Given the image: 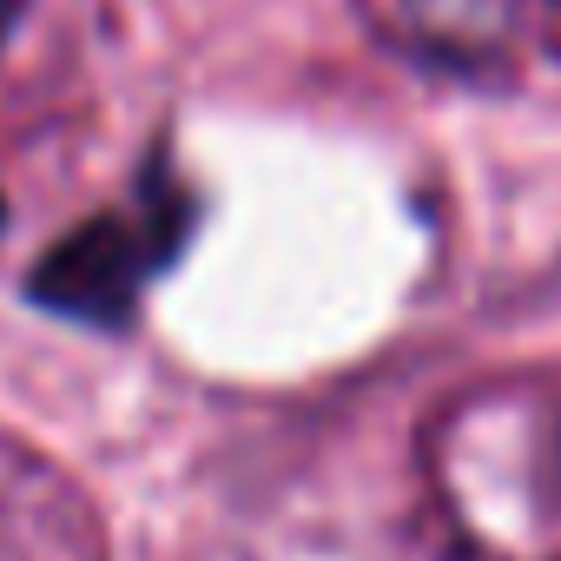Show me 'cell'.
I'll list each match as a JSON object with an SVG mask.
<instances>
[{"label":"cell","mask_w":561,"mask_h":561,"mask_svg":"<svg viewBox=\"0 0 561 561\" xmlns=\"http://www.w3.org/2000/svg\"><path fill=\"white\" fill-rule=\"evenodd\" d=\"M0 211H8V205H0Z\"/></svg>","instance_id":"3957f363"},{"label":"cell","mask_w":561,"mask_h":561,"mask_svg":"<svg viewBox=\"0 0 561 561\" xmlns=\"http://www.w3.org/2000/svg\"><path fill=\"white\" fill-rule=\"evenodd\" d=\"M192 231V198L165 179L139 192V205H119L80 231H67L41 271H34V298L60 318L80 324H126L139 291L172 264V251Z\"/></svg>","instance_id":"6da1fadb"},{"label":"cell","mask_w":561,"mask_h":561,"mask_svg":"<svg viewBox=\"0 0 561 561\" xmlns=\"http://www.w3.org/2000/svg\"><path fill=\"white\" fill-rule=\"evenodd\" d=\"M554 8H561V0H554Z\"/></svg>","instance_id":"277c9868"},{"label":"cell","mask_w":561,"mask_h":561,"mask_svg":"<svg viewBox=\"0 0 561 561\" xmlns=\"http://www.w3.org/2000/svg\"><path fill=\"white\" fill-rule=\"evenodd\" d=\"M14 14H21V0H0V41H8V27H14Z\"/></svg>","instance_id":"7a4b0ae2"}]
</instances>
